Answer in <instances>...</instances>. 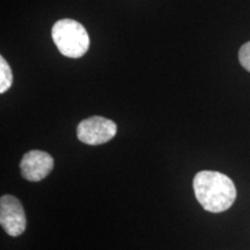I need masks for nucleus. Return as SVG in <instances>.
Here are the masks:
<instances>
[{
	"label": "nucleus",
	"instance_id": "nucleus-5",
	"mask_svg": "<svg viewBox=\"0 0 250 250\" xmlns=\"http://www.w3.org/2000/svg\"><path fill=\"white\" fill-rule=\"evenodd\" d=\"M21 175L30 182H39L45 179L54 168V159L44 151L33 149L23 155L20 162Z\"/></svg>",
	"mask_w": 250,
	"mask_h": 250
},
{
	"label": "nucleus",
	"instance_id": "nucleus-1",
	"mask_svg": "<svg viewBox=\"0 0 250 250\" xmlns=\"http://www.w3.org/2000/svg\"><path fill=\"white\" fill-rule=\"evenodd\" d=\"M193 192L205 211L220 213L228 210L236 199L235 184L223 173L202 170L193 177Z\"/></svg>",
	"mask_w": 250,
	"mask_h": 250
},
{
	"label": "nucleus",
	"instance_id": "nucleus-4",
	"mask_svg": "<svg viewBox=\"0 0 250 250\" xmlns=\"http://www.w3.org/2000/svg\"><path fill=\"white\" fill-rule=\"evenodd\" d=\"M0 225L11 236H19L26 230V214L17 197L4 195L0 198Z\"/></svg>",
	"mask_w": 250,
	"mask_h": 250
},
{
	"label": "nucleus",
	"instance_id": "nucleus-6",
	"mask_svg": "<svg viewBox=\"0 0 250 250\" xmlns=\"http://www.w3.org/2000/svg\"><path fill=\"white\" fill-rule=\"evenodd\" d=\"M13 83V73L5 58L0 57V93L4 94L11 88Z\"/></svg>",
	"mask_w": 250,
	"mask_h": 250
},
{
	"label": "nucleus",
	"instance_id": "nucleus-3",
	"mask_svg": "<svg viewBox=\"0 0 250 250\" xmlns=\"http://www.w3.org/2000/svg\"><path fill=\"white\" fill-rule=\"evenodd\" d=\"M116 133V123L101 116H93L81 121L77 129L78 139L81 143L92 146L110 142Z\"/></svg>",
	"mask_w": 250,
	"mask_h": 250
},
{
	"label": "nucleus",
	"instance_id": "nucleus-7",
	"mask_svg": "<svg viewBox=\"0 0 250 250\" xmlns=\"http://www.w3.org/2000/svg\"><path fill=\"white\" fill-rule=\"evenodd\" d=\"M239 61L242 67L250 72V42L246 43L241 46L239 51Z\"/></svg>",
	"mask_w": 250,
	"mask_h": 250
},
{
	"label": "nucleus",
	"instance_id": "nucleus-2",
	"mask_svg": "<svg viewBox=\"0 0 250 250\" xmlns=\"http://www.w3.org/2000/svg\"><path fill=\"white\" fill-rule=\"evenodd\" d=\"M51 36L59 52L65 57L80 58L88 51L89 36L86 28L72 19H62L54 24Z\"/></svg>",
	"mask_w": 250,
	"mask_h": 250
}]
</instances>
